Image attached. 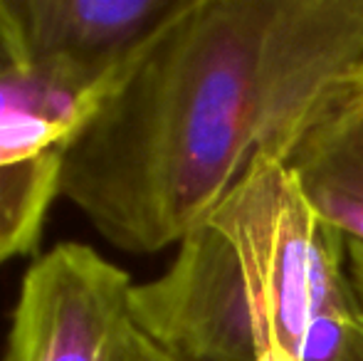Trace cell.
<instances>
[{"label":"cell","instance_id":"obj_11","mask_svg":"<svg viewBox=\"0 0 363 361\" xmlns=\"http://www.w3.org/2000/svg\"><path fill=\"white\" fill-rule=\"evenodd\" d=\"M336 361H363V319L359 322V327L354 329L349 344H346Z\"/></svg>","mask_w":363,"mask_h":361},{"label":"cell","instance_id":"obj_3","mask_svg":"<svg viewBox=\"0 0 363 361\" xmlns=\"http://www.w3.org/2000/svg\"><path fill=\"white\" fill-rule=\"evenodd\" d=\"M124 70L48 62L0 77V267L38 250L69 141Z\"/></svg>","mask_w":363,"mask_h":361},{"label":"cell","instance_id":"obj_8","mask_svg":"<svg viewBox=\"0 0 363 361\" xmlns=\"http://www.w3.org/2000/svg\"><path fill=\"white\" fill-rule=\"evenodd\" d=\"M18 67H25L23 57H20L18 38H15V28L10 23L5 0H0V77Z\"/></svg>","mask_w":363,"mask_h":361},{"label":"cell","instance_id":"obj_7","mask_svg":"<svg viewBox=\"0 0 363 361\" xmlns=\"http://www.w3.org/2000/svg\"><path fill=\"white\" fill-rule=\"evenodd\" d=\"M284 166L321 223L363 245V60L326 84Z\"/></svg>","mask_w":363,"mask_h":361},{"label":"cell","instance_id":"obj_5","mask_svg":"<svg viewBox=\"0 0 363 361\" xmlns=\"http://www.w3.org/2000/svg\"><path fill=\"white\" fill-rule=\"evenodd\" d=\"M131 324L176 361H255L242 267L216 223L193 228L166 270L134 284Z\"/></svg>","mask_w":363,"mask_h":361},{"label":"cell","instance_id":"obj_4","mask_svg":"<svg viewBox=\"0 0 363 361\" xmlns=\"http://www.w3.org/2000/svg\"><path fill=\"white\" fill-rule=\"evenodd\" d=\"M129 272L84 243H60L25 270L3 361H121Z\"/></svg>","mask_w":363,"mask_h":361},{"label":"cell","instance_id":"obj_1","mask_svg":"<svg viewBox=\"0 0 363 361\" xmlns=\"http://www.w3.org/2000/svg\"><path fill=\"white\" fill-rule=\"evenodd\" d=\"M361 60L363 0H183L72 136L60 198L124 252L178 245Z\"/></svg>","mask_w":363,"mask_h":361},{"label":"cell","instance_id":"obj_6","mask_svg":"<svg viewBox=\"0 0 363 361\" xmlns=\"http://www.w3.org/2000/svg\"><path fill=\"white\" fill-rule=\"evenodd\" d=\"M183 0H5L23 65L119 72Z\"/></svg>","mask_w":363,"mask_h":361},{"label":"cell","instance_id":"obj_9","mask_svg":"<svg viewBox=\"0 0 363 361\" xmlns=\"http://www.w3.org/2000/svg\"><path fill=\"white\" fill-rule=\"evenodd\" d=\"M121 361H176V359L166 357L161 349L153 347L136 329H131L129 339H126L124 354H121Z\"/></svg>","mask_w":363,"mask_h":361},{"label":"cell","instance_id":"obj_2","mask_svg":"<svg viewBox=\"0 0 363 361\" xmlns=\"http://www.w3.org/2000/svg\"><path fill=\"white\" fill-rule=\"evenodd\" d=\"M238 252L255 361H336L363 319L346 240L321 223L282 159L264 156L208 218Z\"/></svg>","mask_w":363,"mask_h":361},{"label":"cell","instance_id":"obj_10","mask_svg":"<svg viewBox=\"0 0 363 361\" xmlns=\"http://www.w3.org/2000/svg\"><path fill=\"white\" fill-rule=\"evenodd\" d=\"M346 260H349L351 282H354V289L359 294V302L363 304V245L346 243Z\"/></svg>","mask_w":363,"mask_h":361}]
</instances>
